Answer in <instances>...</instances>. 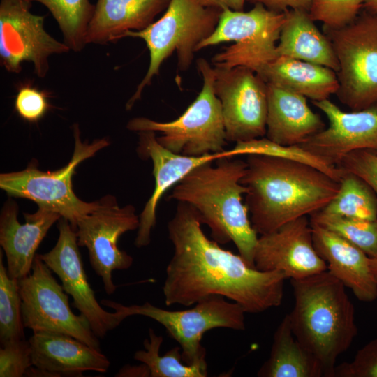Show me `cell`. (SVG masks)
<instances>
[{"label":"cell","instance_id":"cell-1","mask_svg":"<svg viewBox=\"0 0 377 377\" xmlns=\"http://www.w3.org/2000/svg\"><path fill=\"white\" fill-rule=\"evenodd\" d=\"M202 224L192 206L178 202L168 224L174 253L163 286L165 304L189 306L216 295L239 304L246 313H258L279 306L286 276L250 266L239 254L210 240Z\"/></svg>","mask_w":377,"mask_h":377},{"label":"cell","instance_id":"cell-2","mask_svg":"<svg viewBox=\"0 0 377 377\" xmlns=\"http://www.w3.org/2000/svg\"><path fill=\"white\" fill-rule=\"evenodd\" d=\"M241 183L253 228L260 235L321 210L337 193L339 182L309 165L250 154Z\"/></svg>","mask_w":377,"mask_h":377},{"label":"cell","instance_id":"cell-3","mask_svg":"<svg viewBox=\"0 0 377 377\" xmlns=\"http://www.w3.org/2000/svg\"><path fill=\"white\" fill-rule=\"evenodd\" d=\"M223 157L192 170L172 189L170 199L192 206L202 223L208 226L213 239L224 244L232 242L239 254L251 267L258 233L242 202L248 188L241 183L247 163Z\"/></svg>","mask_w":377,"mask_h":377},{"label":"cell","instance_id":"cell-4","mask_svg":"<svg viewBox=\"0 0 377 377\" xmlns=\"http://www.w3.org/2000/svg\"><path fill=\"white\" fill-rule=\"evenodd\" d=\"M294 306L288 314L294 336L334 377L336 362L357 334L354 305L346 286L326 270L290 280Z\"/></svg>","mask_w":377,"mask_h":377},{"label":"cell","instance_id":"cell-5","mask_svg":"<svg viewBox=\"0 0 377 377\" xmlns=\"http://www.w3.org/2000/svg\"><path fill=\"white\" fill-rule=\"evenodd\" d=\"M222 10L203 6L199 0H170L162 17L141 31H128L124 37L143 40L149 52L144 78L126 104L131 110L142 91L158 75L163 62L176 52L181 71L191 66L198 45L215 30Z\"/></svg>","mask_w":377,"mask_h":377},{"label":"cell","instance_id":"cell-6","mask_svg":"<svg viewBox=\"0 0 377 377\" xmlns=\"http://www.w3.org/2000/svg\"><path fill=\"white\" fill-rule=\"evenodd\" d=\"M202 87L195 101L177 119L157 121L136 117L127 128L136 132L161 133L158 142L170 151L188 156H201L225 151L227 145L221 105L214 92L215 72L205 59L197 60Z\"/></svg>","mask_w":377,"mask_h":377},{"label":"cell","instance_id":"cell-7","mask_svg":"<svg viewBox=\"0 0 377 377\" xmlns=\"http://www.w3.org/2000/svg\"><path fill=\"white\" fill-rule=\"evenodd\" d=\"M285 20V12L277 13L260 3L248 12L222 10L213 33L202 41L196 52L225 42L234 44L215 54L214 67L246 66L258 73L277 57L276 45Z\"/></svg>","mask_w":377,"mask_h":377},{"label":"cell","instance_id":"cell-8","mask_svg":"<svg viewBox=\"0 0 377 377\" xmlns=\"http://www.w3.org/2000/svg\"><path fill=\"white\" fill-rule=\"evenodd\" d=\"M75 149L68 163L55 171H41L34 165L26 169L0 175V188L10 196L34 201L38 207L54 212L67 219L75 230L77 221L94 211L98 200L87 202L73 192L72 177L77 165L107 147L106 138L96 139L92 143L82 142L77 124L73 126Z\"/></svg>","mask_w":377,"mask_h":377},{"label":"cell","instance_id":"cell-9","mask_svg":"<svg viewBox=\"0 0 377 377\" xmlns=\"http://www.w3.org/2000/svg\"><path fill=\"white\" fill-rule=\"evenodd\" d=\"M323 32L339 63V100L352 111L376 105L377 16L362 10L350 24Z\"/></svg>","mask_w":377,"mask_h":377},{"label":"cell","instance_id":"cell-10","mask_svg":"<svg viewBox=\"0 0 377 377\" xmlns=\"http://www.w3.org/2000/svg\"><path fill=\"white\" fill-rule=\"evenodd\" d=\"M128 316L150 318L161 324L179 344L182 360L187 364H207L206 352L201 344L202 335L216 327L244 330L246 311L239 304L227 302L223 296L210 295L191 309L168 311L145 302L124 306Z\"/></svg>","mask_w":377,"mask_h":377},{"label":"cell","instance_id":"cell-11","mask_svg":"<svg viewBox=\"0 0 377 377\" xmlns=\"http://www.w3.org/2000/svg\"><path fill=\"white\" fill-rule=\"evenodd\" d=\"M24 327L34 332H52L71 336L101 350L98 338L87 318L71 310L68 294L52 271L36 254L31 272L18 279Z\"/></svg>","mask_w":377,"mask_h":377},{"label":"cell","instance_id":"cell-12","mask_svg":"<svg viewBox=\"0 0 377 377\" xmlns=\"http://www.w3.org/2000/svg\"><path fill=\"white\" fill-rule=\"evenodd\" d=\"M139 224L135 207L132 205L119 206L111 195L99 200L97 208L77 222V244L87 249L90 264L101 277L108 295L117 289L112 272L127 269L133 261L132 256L119 249L118 240L125 232L138 229Z\"/></svg>","mask_w":377,"mask_h":377},{"label":"cell","instance_id":"cell-13","mask_svg":"<svg viewBox=\"0 0 377 377\" xmlns=\"http://www.w3.org/2000/svg\"><path fill=\"white\" fill-rule=\"evenodd\" d=\"M31 7L27 0H1L0 61L13 73L21 72L22 62H31L35 74L43 78L50 68V57L71 49L45 31V16L33 14Z\"/></svg>","mask_w":377,"mask_h":377},{"label":"cell","instance_id":"cell-14","mask_svg":"<svg viewBox=\"0 0 377 377\" xmlns=\"http://www.w3.org/2000/svg\"><path fill=\"white\" fill-rule=\"evenodd\" d=\"M58 229L55 246L49 252L38 256L59 278L64 290L72 297L74 306L87 318L94 334L103 338L128 316L120 303L101 300V304L115 310L113 313L100 305L84 269L75 230L63 217L59 219Z\"/></svg>","mask_w":377,"mask_h":377},{"label":"cell","instance_id":"cell-15","mask_svg":"<svg viewBox=\"0 0 377 377\" xmlns=\"http://www.w3.org/2000/svg\"><path fill=\"white\" fill-rule=\"evenodd\" d=\"M214 92L222 109L226 137L244 142L266 134L267 84L246 66L214 67Z\"/></svg>","mask_w":377,"mask_h":377},{"label":"cell","instance_id":"cell-16","mask_svg":"<svg viewBox=\"0 0 377 377\" xmlns=\"http://www.w3.org/2000/svg\"><path fill=\"white\" fill-rule=\"evenodd\" d=\"M253 262L256 269L280 272L290 280L304 279L327 270L326 262L315 249L310 219L306 216L260 235Z\"/></svg>","mask_w":377,"mask_h":377},{"label":"cell","instance_id":"cell-17","mask_svg":"<svg viewBox=\"0 0 377 377\" xmlns=\"http://www.w3.org/2000/svg\"><path fill=\"white\" fill-rule=\"evenodd\" d=\"M313 104L325 114L329 126L300 145L335 165L354 151L377 153V104L350 112L329 99Z\"/></svg>","mask_w":377,"mask_h":377},{"label":"cell","instance_id":"cell-18","mask_svg":"<svg viewBox=\"0 0 377 377\" xmlns=\"http://www.w3.org/2000/svg\"><path fill=\"white\" fill-rule=\"evenodd\" d=\"M137 152L142 158H150L153 163L154 190L140 213L135 245L140 248L149 244L151 232L156 224V208L163 195L175 186L195 168L223 157H234L232 150L201 156L175 154L161 145L154 131L139 132Z\"/></svg>","mask_w":377,"mask_h":377},{"label":"cell","instance_id":"cell-19","mask_svg":"<svg viewBox=\"0 0 377 377\" xmlns=\"http://www.w3.org/2000/svg\"><path fill=\"white\" fill-rule=\"evenodd\" d=\"M18 206L10 199L0 216V244L7 260L10 277L20 279L31 271L37 249L51 226L61 217L57 212L38 207L34 214H24L25 223L17 220Z\"/></svg>","mask_w":377,"mask_h":377},{"label":"cell","instance_id":"cell-20","mask_svg":"<svg viewBox=\"0 0 377 377\" xmlns=\"http://www.w3.org/2000/svg\"><path fill=\"white\" fill-rule=\"evenodd\" d=\"M311 225L315 249L326 262L327 271L360 301H374L377 283L370 269L369 257L337 234L317 224Z\"/></svg>","mask_w":377,"mask_h":377},{"label":"cell","instance_id":"cell-21","mask_svg":"<svg viewBox=\"0 0 377 377\" xmlns=\"http://www.w3.org/2000/svg\"><path fill=\"white\" fill-rule=\"evenodd\" d=\"M33 365L59 376H82L86 371L105 373L110 365L101 350L67 334L34 332L29 339Z\"/></svg>","mask_w":377,"mask_h":377},{"label":"cell","instance_id":"cell-22","mask_svg":"<svg viewBox=\"0 0 377 377\" xmlns=\"http://www.w3.org/2000/svg\"><path fill=\"white\" fill-rule=\"evenodd\" d=\"M267 84L266 138L285 145H300L325 128L306 98L272 84Z\"/></svg>","mask_w":377,"mask_h":377},{"label":"cell","instance_id":"cell-23","mask_svg":"<svg viewBox=\"0 0 377 377\" xmlns=\"http://www.w3.org/2000/svg\"><path fill=\"white\" fill-rule=\"evenodd\" d=\"M170 0H97L86 43L105 45L141 31L154 22Z\"/></svg>","mask_w":377,"mask_h":377},{"label":"cell","instance_id":"cell-24","mask_svg":"<svg viewBox=\"0 0 377 377\" xmlns=\"http://www.w3.org/2000/svg\"><path fill=\"white\" fill-rule=\"evenodd\" d=\"M265 83L304 96L312 101L329 99L339 81L332 69L314 63L278 56L256 73Z\"/></svg>","mask_w":377,"mask_h":377},{"label":"cell","instance_id":"cell-25","mask_svg":"<svg viewBox=\"0 0 377 377\" xmlns=\"http://www.w3.org/2000/svg\"><path fill=\"white\" fill-rule=\"evenodd\" d=\"M284 12L285 20L276 45L277 57L314 63L337 72L339 63L332 45L316 26L309 12L293 9Z\"/></svg>","mask_w":377,"mask_h":377},{"label":"cell","instance_id":"cell-26","mask_svg":"<svg viewBox=\"0 0 377 377\" xmlns=\"http://www.w3.org/2000/svg\"><path fill=\"white\" fill-rule=\"evenodd\" d=\"M260 377H325L318 360L297 340L288 314L275 330L269 358L259 369Z\"/></svg>","mask_w":377,"mask_h":377},{"label":"cell","instance_id":"cell-27","mask_svg":"<svg viewBox=\"0 0 377 377\" xmlns=\"http://www.w3.org/2000/svg\"><path fill=\"white\" fill-rule=\"evenodd\" d=\"M320 212L327 215L376 221L377 197L363 180L343 171L337 193Z\"/></svg>","mask_w":377,"mask_h":377},{"label":"cell","instance_id":"cell-28","mask_svg":"<svg viewBox=\"0 0 377 377\" xmlns=\"http://www.w3.org/2000/svg\"><path fill=\"white\" fill-rule=\"evenodd\" d=\"M44 5L57 21L64 43L71 50L80 52L87 45L86 36L95 10L89 0H27Z\"/></svg>","mask_w":377,"mask_h":377},{"label":"cell","instance_id":"cell-29","mask_svg":"<svg viewBox=\"0 0 377 377\" xmlns=\"http://www.w3.org/2000/svg\"><path fill=\"white\" fill-rule=\"evenodd\" d=\"M163 337L149 330V338L145 339V350L134 354V359L148 367L151 377H205L207 365L187 364L182 360L180 346H176L163 355H159Z\"/></svg>","mask_w":377,"mask_h":377},{"label":"cell","instance_id":"cell-30","mask_svg":"<svg viewBox=\"0 0 377 377\" xmlns=\"http://www.w3.org/2000/svg\"><path fill=\"white\" fill-rule=\"evenodd\" d=\"M231 150L234 156L250 154L265 155L309 165L339 182L343 175V171L339 166L328 163L300 145H281L263 137L236 142Z\"/></svg>","mask_w":377,"mask_h":377},{"label":"cell","instance_id":"cell-31","mask_svg":"<svg viewBox=\"0 0 377 377\" xmlns=\"http://www.w3.org/2000/svg\"><path fill=\"white\" fill-rule=\"evenodd\" d=\"M310 222L323 227L355 245L369 257L377 256V220L368 221L327 215L318 211Z\"/></svg>","mask_w":377,"mask_h":377},{"label":"cell","instance_id":"cell-32","mask_svg":"<svg viewBox=\"0 0 377 377\" xmlns=\"http://www.w3.org/2000/svg\"><path fill=\"white\" fill-rule=\"evenodd\" d=\"M0 251V342L24 339L18 279L9 276Z\"/></svg>","mask_w":377,"mask_h":377},{"label":"cell","instance_id":"cell-33","mask_svg":"<svg viewBox=\"0 0 377 377\" xmlns=\"http://www.w3.org/2000/svg\"><path fill=\"white\" fill-rule=\"evenodd\" d=\"M364 0H313L309 15L321 22L323 29H338L352 23L360 15Z\"/></svg>","mask_w":377,"mask_h":377},{"label":"cell","instance_id":"cell-34","mask_svg":"<svg viewBox=\"0 0 377 377\" xmlns=\"http://www.w3.org/2000/svg\"><path fill=\"white\" fill-rule=\"evenodd\" d=\"M33 366L31 349L29 341H10L0 349V377L24 376Z\"/></svg>","mask_w":377,"mask_h":377},{"label":"cell","instance_id":"cell-35","mask_svg":"<svg viewBox=\"0 0 377 377\" xmlns=\"http://www.w3.org/2000/svg\"><path fill=\"white\" fill-rule=\"evenodd\" d=\"M334 377H377V339L361 348L352 361L336 366Z\"/></svg>","mask_w":377,"mask_h":377},{"label":"cell","instance_id":"cell-36","mask_svg":"<svg viewBox=\"0 0 377 377\" xmlns=\"http://www.w3.org/2000/svg\"><path fill=\"white\" fill-rule=\"evenodd\" d=\"M363 180L377 197V153L357 150L347 154L337 165Z\"/></svg>","mask_w":377,"mask_h":377},{"label":"cell","instance_id":"cell-37","mask_svg":"<svg viewBox=\"0 0 377 377\" xmlns=\"http://www.w3.org/2000/svg\"><path fill=\"white\" fill-rule=\"evenodd\" d=\"M49 108L45 93L31 85L21 86L15 99V109L24 120L36 122L46 113Z\"/></svg>","mask_w":377,"mask_h":377},{"label":"cell","instance_id":"cell-38","mask_svg":"<svg viewBox=\"0 0 377 377\" xmlns=\"http://www.w3.org/2000/svg\"><path fill=\"white\" fill-rule=\"evenodd\" d=\"M313 0H246L250 3H260L268 10L283 13L288 9L309 12Z\"/></svg>","mask_w":377,"mask_h":377},{"label":"cell","instance_id":"cell-39","mask_svg":"<svg viewBox=\"0 0 377 377\" xmlns=\"http://www.w3.org/2000/svg\"><path fill=\"white\" fill-rule=\"evenodd\" d=\"M205 6L217 8L221 10L228 8L235 11H244L246 0H199Z\"/></svg>","mask_w":377,"mask_h":377},{"label":"cell","instance_id":"cell-40","mask_svg":"<svg viewBox=\"0 0 377 377\" xmlns=\"http://www.w3.org/2000/svg\"><path fill=\"white\" fill-rule=\"evenodd\" d=\"M116 376H150V371L145 364L139 366L126 365L119 369Z\"/></svg>","mask_w":377,"mask_h":377},{"label":"cell","instance_id":"cell-41","mask_svg":"<svg viewBox=\"0 0 377 377\" xmlns=\"http://www.w3.org/2000/svg\"><path fill=\"white\" fill-rule=\"evenodd\" d=\"M24 376L29 377H57L54 373L38 368L35 366L29 367L25 373Z\"/></svg>","mask_w":377,"mask_h":377},{"label":"cell","instance_id":"cell-42","mask_svg":"<svg viewBox=\"0 0 377 377\" xmlns=\"http://www.w3.org/2000/svg\"><path fill=\"white\" fill-rule=\"evenodd\" d=\"M362 10L377 16V0H364Z\"/></svg>","mask_w":377,"mask_h":377},{"label":"cell","instance_id":"cell-43","mask_svg":"<svg viewBox=\"0 0 377 377\" xmlns=\"http://www.w3.org/2000/svg\"><path fill=\"white\" fill-rule=\"evenodd\" d=\"M369 265L372 274L377 283V256L375 257H369Z\"/></svg>","mask_w":377,"mask_h":377}]
</instances>
